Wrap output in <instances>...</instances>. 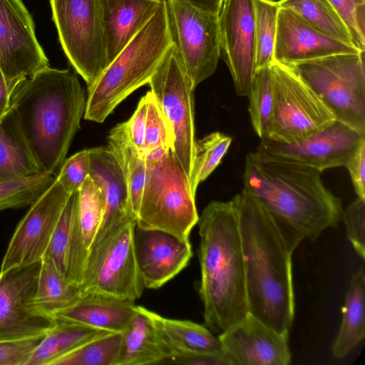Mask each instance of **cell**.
<instances>
[{"label":"cell","mask_w":365,"mask_h":365,"mask_svg":"<svg viewBox=\"0 0 365 365\" xmlns=\"http://www.w3.org/2000/svg\"><path fill=\"white\" fill-rule=\"evenodd\" d=\"M232 202L240 235L249 313L278 332H289L294 316V249L247 190L236 195Z\"/></svg>","instance_id":"obj_1"},{"label":"cell","mask_w":365,"mask_h":365,"mask_svg":"<svg viewBox=\"0 0 365 365\" xmlns=\"http://www.w3.org/2000/svg\"><path fill=\"white\" fill-rule=\"evenodd\" d=\"M320 173L256 152L246 157L244 189L273 217L294 249L341 220V200L324 186Z\"/></svg>","instance_id":"obj_2"},{"label":"cell","mask_w":365,"mask_h":365,"mask_svg":"<svg viewBox=\"0 0 365 365\" xmlns=\"http://www.w3.org/2000/svg\"><path fill=\"white\" fill-rule=\"evenodd\" d=\"M86 99L76 72L49 66L20 81L9 96L42 173L56 176L80 128Z\"/></svg>","instance_id":"obj_3"},{"label":"cell","mask_w":365,"mask_h":365,"mask_svg":"<svg viewBox=\"0 0 365 365\" xmlns=\"http://www.w3.org/2000/svg\"><path fill=\"white\" fill-rule=\"evenodd\" d=\"M197 224L199 295L205 326L219 334L249 314L240 235L232 200L210 202Z\"/></svg>","instance_id":"obj_4"},{"label":"cell","mask_w":365,"mask_h":365,"mask_svg":"<svg viewBox=\"0 0 365 365\" xmlns=\"http://www.w3.org/2000/svg\"><path fill=\"white\" fill-rule=\"evenodd\" d=\"M173 46L163 0L148 22L87 88L84 118L103 123L123 100L148 83Z\"/></svg>","instance_id":"obj_5"},{"label":"cell","mask_w":365,"mask_h":365,"mask_svg":"<svg viewBox=\"0 0 365 365\" xmlns=\"http://www.w3.org/2000/svg\"><path fill=\"white\" fill-rule=\"evenodd\" d=\"M145 158L146 178L136 225L190 241L199 216L188 176L170 148L155 149Z\"/></svg>","instance_id":"obj_6"},{"label":"cell","mask_w":365,"mask_h":365,"mask_svg":"<svg viewBox=\"0 0 365 365\" xmlns=\"http://www.w3.org/2000/svg\"><path fill=\"white\" fill-rule=\"evenodd\" d=\"M364 52L330 55L290 66L335 120L365 135Z\"/></svg>","instance_id":"obj_7"},{"label":"cell","mask_w":365,"mask_h":365,"mask_svg":"<svg viewBox=\"0 0 365 365\" xmlns=\"http://www.w3.org/2000/svg\"><path fill=\"white\" fill-rule=\"evenodd\" d=\"M133 219L123 222L96 238L91 245L80 288L132 301L145 288L135 247Z\"/></svg>","instance_id":"obj_8"},{"label":"cell","mask_w":365,"mask_h":365,"mask_svg":"<svg viewBox=\"0 0 365 365\" xmlns=\"http://www.w3.org/2000/svg\"><path fill=\"white\" fill-rule=\"evenodd\" d=\"M274 106L267 138L293 143L323 129L335 119L311 88L289 66L270 65Z\"/></svg>","instance_id":"obj_9"},{"label":"cell","mask_w":365,"mask_h":365,"mask_svg":"<svg viewBox=\"0 0 365 365\" xmlns=\"http://www.w3.org/2000/svg\"><path fill=\"white\" fill-rule=\"evenodd\" d=\"M61 48L91 87L106 68L98 0H49Z\"/></svg>","instance_id":"obj_10"},{"label":"cell","mask_w":365,"mask_h":365,"mask_svg":"<svg viewBox=\"0 0 365 365\" xmlns=\"http://www.w3.org/2000/svg\"><path fill=\"white\" fill-rule=\"evenodd\" d=\"M173 46L195 88L211 76L220 58L218 16L187 0H165Z\"/></svg>","instance_id":"obj_11"},{"label":"cell","mask_w":365,"mask_h":365,"mask_svg":"<svg viewBox=\"0 0 365 365\" xmlns=\"http://www.w3.org/2000/svg\"><path fill=\"white\" fill-rule=\"evenodd\" d=\"M173 135L172 151L190 178L195 143L193 91L174 46L148 83Z\"/></svg>","instance_id":"obj_12"},{"label":"cell","mask_w":365,"mask_h":365,"mask_svg":"<svg viewBox=\"0 0 365 365\" xmlns=\"http://www.w3.org/2000/svg\"><path fill=\"white\" fill-rule=\"evenodd\" d=\"M41 260L0 272V341L45 335L56 320L36 304Z\"/></svg>","instance_id":"obj_13"},{"label":"cell","mask_w":365,"mask_h":365,"mask_svg":"<svg viewBox=\"0 0 365 365\" xmlns=\"http://www.w3.org/2000/svg\"><path fill=\"white\" fill-rule=\"evenodd\" d=\"M48 66L23 0H0V69L9 96L20 81Z\"/></svg>","instance_id":"obj_14"},{"label":"cell","mask_w":365,"mask_h":365,"mask_svg":"<svg viewBox=\"0 0 365 365\" xmlns=\"http://www.w3.org/2000/svg\"><path fill=\"white\" fill-rule=\"evenodd\" d=\"M365 135L334 120L323 129L293 143L261 140L256 153L259 155L322 171L344 166Z\"/></svg>","instance_id":"obj_15"},{"label":"cell","mask_w":365,"mask_h":365,"mask_svg":"<svg viewBox=\"0 0 365 365\" xmlns=\"http://www.w3.org/2000/svg\"><path fill=\"white\" fill-rule=\"evenodd\" d=\"M69 195L55 178L30 205L10 240L0 272L42 259Z\"/></svg>","instance_id":"obj_16"},{"label":"cell","mask_w":365,"mask_h":365,"mask_svg":"<svg viewBox=\"0 0 365 365\" xmlns=\"http://www.w3.org/2000/svg\"><path fill=\"white\" fill-rule=\"evenodd\" d=\"M218 29L220 56L230 71L235 92L247 96L255 72L253 0H224Z\"/></svg>","instance_id":"obj_17"},{"label":"cell","mask_w":365,"mask_h":365,"mask_svg":"<svg viewBox=\"0 0 365 365\" xmlns=\"http://www.w3.org/2000/svg\"><path fill=\"white\" fill-rule=\"evenodd\" d=\"M289 332H278L250 313L218 339L232 365H289Z\"/></svg>","instance_id":"obj_18"},{"label":"cell","mask_w":365,"mask_h":365,"mask_svg":"<svg viewBox=\"0 0 365 365\" xmlns=\"http://www.w3.org/2000/svg\"><path fill=\"white\" fill-rule=\"evenodd\" d=\"M135 254L145 288L158 289L178 274L192 256L190 241L158 230L134 229Z\"/></svg>","instance_id":"obj_19"},{"label":"cell","mask_w":365,"mask_h":365,"mask_svg":"<svg viewBox=\"0 0 365 365\" xmlns=\"http://www.w3.org/2000/svg\"><path fill=\"white\" fill-rule=\"evenodd\" d=\"M359 52L363 51L322 33L292 11L279 7L274 61L292 66L330 55Z\"/></svg>","instance_id":"obj_20"},{"label":"cell","mask_w":365,"mask_h":365,"mask_svg":"<svg viewBox=\"0 0 365 365\" xmlns=\"http://www.w3.org/2000/svg\"><path fill=\"white\" fill-rule=\"evenodd\" d=\"M163 0H98L106 67L155 14Z\"/></svg>","instance_id":"obj_21"},{"label":"cell","mask_w":365,"mask_h":365,"mask_svg":"<svg viewBox=\"0 0 365 365\" xmlns=\"http://www.w3.org/2000/svg\"><path fill=\"white\" fill-rule=\"evenodd\" d=\"M88 153L89 176L100 187L103 200V215L96 239L123 222L136 219L125 178L113 153L105 147L90 148Z\"/></svg>","instance_id":"obj_22"},{"label":"cell","mask_w":365,"mask_h":365,"mask_svg":"<svg viewBox=\"0 0 365 365\" xmlns=\"http://www.w3.org/2000/svg\"><path fill=\"white\" fill-rule=\"evenodd\" d=\"M78 215V191L70 194L43 257L51 259L70 281L80 286L88 255Z\"/></svg>","instance_id":"obj_23"},{"label":"cell","mask_w":365,"mask_h":365,"mask_svg":"<svg viewBox=\"0 0 365 365\" xmlns=\"http://www.w3.org/2000/svg\"><path fill=\"white\" fill-rule=\"evenodd\" d=\"M135 302L111 295L84 292L71 307L53 317L108 332H123L135 310Z\"/></svg>","instance_id":"obj_24"},{"label":"cell","mask_w":365,"mask_h":365,"mask_svg":"<svg viewBox=\"0 0 365 365\" xmlns=\"http://www.w3.org/2000/svg\"><path fill=\"white\" fill-rule=\"evenodd\" d=\"M172 357L147 309L135 306V312L122 332L117 365L163 364Z\"/></svg>","instance_id":"obj_25"},{"label":"cell","mask_w":365,"mask_h":365,"mask_svg":"<svg viewBox=\"0 0 365 365\" xmlns=\"http://www.w3.org/2000/svg\"><path fill=\"white\" fill-rule=\"evenodd\" d=\"M42 173L11 106L0 116V182Z\"/></svg>","instance_id":"obj_26"},{"label":"cell","mask_w":365,"mask_h":365,"mask_svg":"<svg viewBox=\"0 0 365 365\" xmlns=\"http://www.w3.org/2000/svg\"><path fill=\"white\" fill-rule=\"evenodd\" d=\"M341 313V323L331 346V353L336 359L346 357L365 337V274L363 267L351 278Z\"/></svg>","instance_id":"obj_27"},{"label":"cell","mask_w":365,"mask_h":365,"mask_svg":"<svg viewBox=\"0 0 365 365\" xmlns=\"http://www.w3.org/2000/svg\"><path fill=\"white\" fill-rule=\"evenodd\" d=\"M163 341L175 354L221 350L218 336L206 327L188 321L170 319L147 309Z\"/></svg>","instance_id":"obj_28"},{"label":"cell","mask_w":365,"mask_h":365,"mask_svg":"<svg viewBox=\"0 0 365 365\" xmlns=\"http://www.w3.org/2000/svg\"><path fill=\"white\" fill-rule=\"evenodd\" d=\"M108 148L116 158L128 188L130 205L137 217L146 178L145 156L132 142L126 121L115 125L108 138Z\"/></svg>","instance_id":"obj_29"},{"label":"cell","mask_w":365,"mask_h":365,"mask_svg":"<svg viewBox=\"0 0 365 365\" xmlns=\"http://www.w3.org/2000/svg\"><path fill=\"white\" fill-rule=\"evenodd\" d=\"M55 318L56 324L31 354L26 365H53L58 359L108 331Z\"/></svg>","instance_id":"obj_30"},{"label":"cell","mask_w":365,"mask_h":365,"mask_svg":"<svg viewBox=\"0 0 365 365\" xmlns=\"http://www.w3.org/2000/svg\"><path fill=\"white\" fill-rule=\"evenodd\" d=\"M82 294L79 285L63 275L51 259L42 258L35 298L42 312L53 317L76 304Z\"/></svg>","instance_id":"obj_31"},{"label":"cell","mask_w":365,"mask_h":365,"mask_svg":"<svg viewBox=\"0 0 365 365\" xmlns=\"http://www.w3.org/2000/svg\"><path fill=\"white\" fill-rule=\"evenodd\" d=\"M277 2L279 7L292 11L322 33L356 47L344 21L328 0H279Z\"/></svg>","instance_id":"obj_32"},{"label":"cell","mask_w":365,"mask_h":365,"mask_svg":"<svg viewBox=\"0 0 365 365\" xmlns=\"http://www.w3.org/2000/svg\"><path fill=\"white\" fill-rule=\"evenodd\" d=\"M253 4L256 72L270 66L274 61L279 6L278 2L274 0H253Z\"/></svg>","instance_id":"obj_33"},{"label":"cell","mask_w":365,"mask_h":365,"mask_svg":"<svg viewBox=\"0 0 365 365\" xmlns=\"http://www.w3.org/2000/svg\"><path fill=\"white\" fill-rule=\"evenodd\" d=\"M122 332H107L62 356L53 365H117Z\"/></svg>","instance_id":"obj_34"},{"label":"cell","mask_w":365,"mask_h":365,"mask_svg":"<svg viewBox=\"0 0 365 365\" xmlns=\"http://www.w3.org/2000/svg\"><path fill=\"white\" fill-rule=\"evenodd\" d=\"M248 110L252 125L260 138H267L274 106L272 74L270 66L255 73L248 93Z\"/></svg>","instance_id":"obj_35"},{"label":"cell","mask_w":365,"mask_h":365,"mask_svg":"<svg viewBox=\"0 0 365 365\" xmlns=\"http://www.w3.org/2000/svg\"><path fill=\"white\" fill-rule=\"evenodd\" d=\"M232 140L230 136L220 132L212 133L195 140L192 168L189 178L195 195L199 184L206 180L221 163Z\"/></svg>","instance_id":"obj_36"},{"label":"cell","mask_w":365,"mask_h":365,"mask_svg":"<svg viewBox=\"0 0 365 365\" xmlns=\"http://www.w3.org/2000/svg\"><path fill=\"white\" fill-rule=\"evenodd\" d=\"M55 178L52 175L39 174L0 182V212L31 205Z\"/></svg>","instance_id":"obj_37"},{"label":"cell","mask_w":365,"mask_h":365,"mask_svg":"<svg viewBox=\"0 0 365 365\" xmlns=\"http://www.w3.org/2000/svg\"><path fill=\"white\" fill-rule=\"evenodd\" d=\"M78 215L84 243L89 251L103 215L102 192L89 175L78 190Z\"/></svg>","instance_id":"obj_38"},{"label":"cell","mask_w":365,"mask_h":365,"mask_svg":"<svg viewBox=\"0 0 365 365\" xmlns=\"http://www.w3.org/2000/svg\"><path fill=\"white\" fill-rule=\"evenodd\" d=\"M147 102V117L143 153L144 156L158 148H170L173 145V135L169 125L153 93L145 95Z\"/></svg>","instance_id":"obj_39"},{"label":"cell","mask_w":365,"mask_h":365,"mask_svg":"<svg viewBox=\"0 0 365 365\" xmlns=\"http://www.w3.org/2000/svg\"><path fill=\"white\" fill-rule=\"evenodd\" d=\"M347 26L354 46L365 50V0H328Z\"/></svg>","instance_id":"obj_40"},{"label":"cell","mask_w":365,"mask_h":365,"mask_svg":"<svg viewBox=\"0 0 365 365\" xmlns=\"http://www.w3.org/2000/svg\"><path fill=\"white\" fill-rule=\"evenodd\" d=\"M90 159L88 150L79 151L63 163L56 179L69 194L78 191L89 175Z\"/></svg>","instance_id":"obj_41"},{"label":"cell","mask_w":365,"mask_h":365,"mask_svg":"<svg viewBox=\"0 0 365 365\" xmlns=\"http://www.w3.org/2000/svg\"><path fill=\"white\" fill-rule=\"evenodd\" d=\"M347 237L358 255L365 257V198L357 197L343 210Z\"/></svg>","instance_id":"obj_42"},{"label":"cell","mask_w":365,"mask_h":365,"mask_svg":"<svg viewBox=\"0 0 365 365\" xmlns=\"http://www.w3.org/2000/svg\"><path fill=\"white\" fill-rule=\"evenodd\" d=\"M45 335L11 341H0V365H26Z\"/></svg>","instance_id":"obj_43"},{"label":"cell","mask_w":365,"mask_h":365,"mask_svg":"<svg viewBox=\"0 0 365 365\" xmlns=\"http://www.w3.org/2000/svg\"><path fill=\"white\" fill-rule=\"evenodd\" d=\"M166 364L183 365H232L227 355L219 350L175 354Z\"/></svg>","instance_id":"obj_44"},{"label":"cell","mask_w":365,"mask_h":365,"mask_svg":"<svg viewBox=\"0 0 365 365\" xmlns=\"http://www.w3.org/2000/svg\"><path fill=\"white\" fill-rule=\"evenodd\" d=\"M344 167L350 174L357 196L365 198V140L361 143Z\"/></svg>","instance_id":"obj_45"},{"label":"cell","mask_w":365,"mask_h":365,"mask_svg":"<svg viewBox=\"0 0 365 365\" xmlns=\"http://www.w3.org/2000/svg\"><path fill=\"white\" fill-rule=\"evenodd\" d=\"M146 117L147 102L144 96L140 100L138 106L130 118L126 121L130 138L137 149L143 155Z\"/></svg>","instance_id":"obj_46"},{"label":"cell","mask_w":365,"mask_h":365,"mask_svg":"<svg viewBox=\"0 0 365 365\" xmlns=\"http://www.w3.org/2000/svg\"><path fill=\"white\" fill-rule=\"evenodd\" d=\"M190 4L205 12L219 16L224 0H187Z\"/></svg>","instance_id":"obj_47"},{"label":"cell","mask_w":365,"mask_h":365,"mask_svg":"<svg viewBox=\"0 0 365 365\" xmlns=\"http://www.w3.org/2000/svg\"><path fill=\"white\" fill-rule=\"evenodd\" d=\"M9 108V93L0 69V116Z\"/></svg>","instance_id":"obj_48"}]
</instances>
